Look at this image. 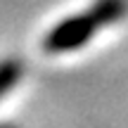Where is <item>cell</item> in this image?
Segmentation results:
<instances>
[{
  "instance_id": "obj_1",
  "label": "cell",
  "mask_w": 128,
  "mask_h": 128,
  "mask_svg": "<svg viewBox=\"0 0 128 128\" xmlns=\"http://www.w3.org/2000/svg\"><path fill=\"white\" fill-rule=\"evenodd\" d=\"M126 0H95L88 10L64 17L60 24H55L52 31L43 38V50L50 55L78 50L83 43L92 40L102 28L116 24L126 14Z\"/></svg>"
},
{
  "instance_id": "obj_2",
  "label": "cell",
  "mask_w": 128,
  "mask_h": 128,
  "mask_svg": "<svg viewBox=\"0 0 128 128\" xmlns=\"http://www.w3.org/2000/svg\"><path fill=\"white\" fill-rule=\"evenodd\" d=\"M22 78V64L14 60H5L0 62V100L12 90Z\"/></svg>"
},
{
  "instance_id": "obj_3",
  "label": "cell",
  "mask_w": 128,
  "mask_h": 128,
  "mask_svg": "<svg viewBox=\"0 0 128 128\" xmlns=\"http://www.w3.org/2000/svg\"><path fill=\"white\" fill-rule=\"evenodd\" d=\"M0 128H12V126H0Z\"/></svg>"
}]
</instances>
